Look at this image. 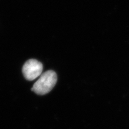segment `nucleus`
<instances>
[{
  "instance_id": "f257e3e1",
  "label": "nucleus",
  "mask_w": 129,
  "mask_h": 129,
  "mask_svg": "<svg viewBox=\"0 0 129 129\" xmlns=\"http://www.w3.org/2000/svg\"><path fill=\"white\" fill-rule=\"evenodd\" d=\"M57 81V75L53 71L44 73L31 88L32 91L38 95H43L48 93L55 86Z\"/></svg>"
},
{
  "instance_id": "f03ea898",
  "label": "nucleus",
  "mask_w": 129,
  "mask_h": 129,
  "mask_svg": "<svg viewBox=\"0 0 129 129\" xmlns=\"http://www.w3.org/2000/svg\"><path fill=\"white\" fill-rule=\"evenodd\" d=\"M43 69L42 63L36 59H30L24 64L23 75L27 80L32 81L41 75Z\"/></svg>"
}]
</instances>
